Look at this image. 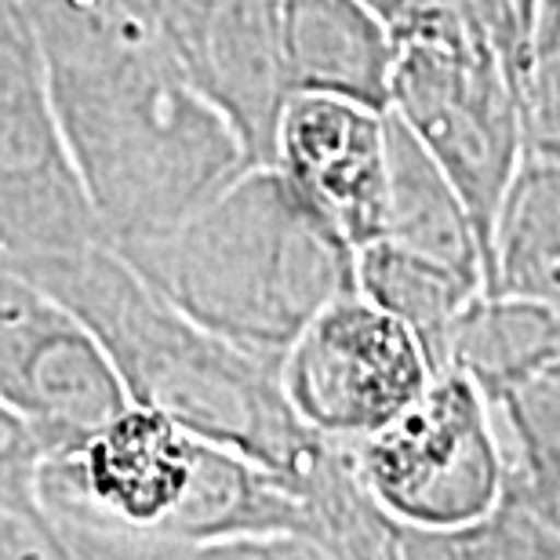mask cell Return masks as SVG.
Wrapping results in <instances>:
<instances>
[{"label":"cell","mask_w":560,"mask_h":560,"mask_svg":"<svg viewBox=\"0 0 560 560\" xmlns=\"http://www.w3.org/2000/svg\"><path fill=\"white\" fill-rule=\"evenodd\" d=\"M37 499L62 557L215 560L237 539L313 542L310 510L291 480L139 405L44 458Z\"/></svg>","instance_id":"7a4b0ae2"},{"label":"cell","mask_w":560,"mask_h":560,"mask_svg":"<svg viewBox=\"0 0 560 560\" xmlns=\"http://www.w3.org/2000/svg\"><path fill=\"white\" fill-rule=\"evenodd\" d=\"M114 248L175 310L273 361L357 291V248L277 164L241 167L175 226Z\"/></svg>","instance_id":"277c9868"},{"label":"cell","mask_w":560,"mask_h":560,"mask_svg":"<svg viewBox=\"0 0 560 560\" xmlns=\"http://www.w3.org/2000/svg\"><path fill=\"white\" fill-rule=\"evenodd\" d=\"M357 291L394 313L416 335L430 372L441 375L447 372L455 324L485 284L400 244L372 241L357 248Z\"/></svg>","instance_id":"2e32d148"},{"label":"cell","mask_w":560,"mask_h":560,"mask_svg":"<svg viewBox=\"0 0 560 560\" xmlns=\"http://www.w3.org/2000/svg\"><path fill=\"white\" fill-rule=\"evenodd\" d=\"M284 55L295 92L389 109L397 40L368 0H284Z\"/></svg>","instance_id":"4fadbf2b"},{"label":"cell","mask_w":560,"mask_h":560,"mask_svg":"<svg viewBox=\"0 0 560 560\" xmlns=\"http://www.w3.org/2000/svg\"><path fill=\"white\" fill-rule=\"evenodd\" d=\"M485 291L560 317V164L524 156L488 241Z\"/></svg>","instance_id":"9a60e30c"},{"label":"cell","mask_w":560,"mask_h":560,"mask_svg":"<svg viewBox=\"0 0 560 560\" xmlns=\"http://www.w3.org/2000/svg\"><path fill=\"white\" fill-rule=\"evenodd\" d=\"M0 400L44 444V458L70 452L131 405L92 328L8 262H0Z\"/></svg>","instance_id":"ba28073f"},{"label":"cell","mask_w":560,"mask_h":560,"mask_svg":"<svg viewBox=\"0 0 560 560\" xmlns=\"http://www.w3.org/2000/svg\"><path fill=\"white\" fill-rule=\"evenodd\" d=\"M506 499L528 506L546 528L560 535V466H553L542 480H535V485H528L524 491H517V495H506Z\"/></svg>","instance_id":"44dd1931"},{"label":"cell","mask_w":560,"mask_h":560,"mask_svg":"<svg viewBox=\"0 0 560 560\" xmlns=\"http://www.w3.org/2000/svg\"><path fill=\"white\" fill-rule=\"evenodd\" d=\"M0 262L37 280L92 328L131 405L233 447L291 480V488L331 452V441L313 433L284 397L280 361L244 350L175 310L120 259L114 244L98 241Z\"/></svg>","instance_id":"3957f363"},{"label":"cell","mask_w":560,"mask_h":560,"mask_svg":"<svg viewBox=\"0 0 560 560\" xmlns=\"http://www.w3.org/2000/svg\"><path fill=\"white\" fill-rule=\"evenodd\" d=\"M339 444L368 495L405 528L452 532L506 499V463L488 408L458 372L433 375L416 405L383 430Z\"/></svg>","instance_id":"8992f818"},{"label":"cell","mask_w":560,"mask_h":560,"mask_svg":"<svg viewBox=\"0 0 560 560\" xmlns=\"http://www.w3.org/2000/svg\"><path fill=\"white\" fill-rule=\"evenodd\" d=\"M378 15H383L389 26H397V22H405L408 15H416L419 8H430V4H455V0H368ZM458 8V4H455Z\"/></svg>","instance_id":"7402d4cb"},{"label":"cell","mask_w":560,"mask_h":560,"mask_svg":"<svg viewBox=\"0 0 560 560\" xmlns=\"http://www.w3.org/2000/svg\"><path fill=\"white\" fill-rule=\"evenodd\" d=\"M270 164L353 248L383 237L386 109L295 92L280 114Z\"/></svg>","instance_id":"7c38bea8"},{"label":"cell","mask_w":560,"mask_h":560,"mask_svg":"<svg viewBox=\"0 0 560 560\" xmlns=\"http://www.w3.org/2000/svg\"><path fill=\"white\" fill-rule=\"evenodd\" d=\"M44 463V444L33 430L0 400V502L26 517L48 524L37 499V474Z\"/></svg>","instance_id":"ac0fdd59"},{"label":"cell","mask_w":560,"mask_h":560,"mask_svg":"<svg viewBox=\"0 0 560 560\" xmlns=\"http://www.w3.org/2000/svg\"><path fill=\"white\" fill-rule=\"evenodd\" d=\"M480 37L499 51L502 62H513L528 44L539 0H455Z\"/></svg>","instance_id":"d6986e66"},{"label":"cell","mask_w":560,"mask_h":560,"mask_svg":"<svg viewBox=\"0 0 560 560\" xmlns=\"http://www.w3.org/2000/svg\"><path fill=\"white\" fill-rule=\"evenodd\" d=\"M106 241L30 26L0 33V259Z\"/></svg>","instance_id":"30bf717a"},{"label":"cell","mask_w":560,"mask_h":560,"mask_svg":"<svg viewBox=\"0 0 560 560\" xmlns=\"http://www.w3.org/2000/svg\"><path fill=\"white\" fill-rule=\"evenodd\" d=\"M167 55L241 139L248 164L273 161L295 95L284 55V0H150Z\"/></svg>","instance_id":"8fae6325"},{"label":"cell","mask_w":560,"mask_h":560,"mask_svg":"<svg viewBox=\"0 0 560 560\" xmlns=\"http://www.w3.org/2000/svg\"><path fill=\"white\" fill-rule=\"evenodd\" d=\"M0 557H62V546L55 539L51 524H44L37 517H26V513L11 510L0 502Z\"/></svg>","instance_id":"ffe728a7"},{"label":"cell","mask_w":560,"mask_h":560,"mask_svg":"<svg viewBox=\"0 0 560 560\" xmlns=\"http://www.w3.org/2000/svg\"><path fill=\"white\" fill-rule=\"evenodd\" d=\"M524 156L560 164V0H539L521 55L506 66Z\"/></svg>","instance_id":"e0dca14e"},{"label":"cell","mask_w":560,"mask_h":560,"mask_svg":"<svg viewBox=\"0 0 560 560\" xmlns=\"http://www.w3.org/2000/svg\"><path fill=\"white\" fill-rule=\"evenodd\" d=\"M389 109L444 167L485 244L510 178L524 161L506 62L455 4H430L397 22Z\"/></svg>","instance_id":"5b68a950"},{"label":"cell","mask_w":560,"mask_h":560,"mask_svg":"<svg viewBox=\"0 0 560 560\" xmlns=\"http://www.w3.org/2000/svg\"><path fill=\"white\" fill-rule=\"evenodd\" d=\"M430 378L416 335L361 291L324 306L280 361L284 397L324 441L383 430L416 405Z\"/></svg>","instance_id":"52a82bcc"},{"label":"cell","mask_w":560,"mask_h":560,"mask_svg":"<svg viewBox=\"0 0 560 560\" xmlns=\"http://www.w3.org/2000/svg\"><path fill=\"white\" fill-rule=\"evenodd\" d=\"M106 244L153 237L248 167L153 26L150 0H19Z\"/></svg>","instance_id":"6da1fadb"},{"label":"cell","mask_w":560,"mask_h":560,"mask_svg":"<svg viewBox=\"0 0 560 560\" xmlns=\"http://www.w3.org/2000/svg\"><path fill=\"white\" fill-rule=\"evenodd\" d=\"M485 284V244L444 167L408 125L386 109V211L383 237Z\"/></svg>","instance_id":"5bb4252c"},{"label":"cell","mask_w":560,"mask_h":560,"mask_svg":"<svg viewBox=\"0 0 560 560\" xmlns=\"http://www.w3.org/2000/svg\"><path fill=\"white\" fill-rule=\"evenodd\" d=\"M447 372L466 375L488 408L506 495L560 466V317L535 302L480 291L458 317Z\"/></svg>","instance_id":"9c48e42d"}]
</instances>
